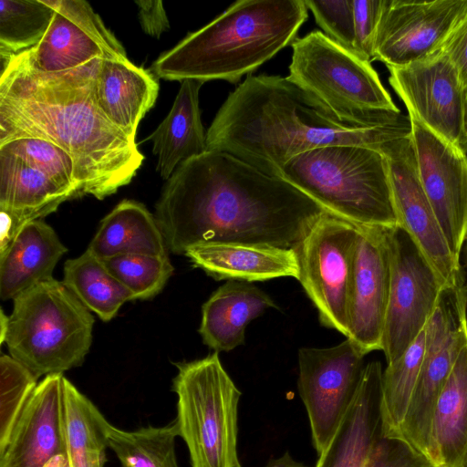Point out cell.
Returning <instances> with one entry per match:
<instances>
[{
	"label": "cell",
	"instance_id": "obj_34",
	"mask_svg": "<svg viewBox=\"0 0 467 467\" xmlns=\"http://www.w3.org/2000/svg\"><path fill=\"white\" fill-rule=\"evenodd\" d=\"M102 261L134 299L155 296L173 273L168 254H126Z\"/></svg>",
	"mask_w": 467,
	"mask_h": 467
},
{
	"label": "cell",
	"instance_id": "obj_10",
	"mask_svg": "<svg viewBox=\"0 0 467 467\" xmlns=\"http://www.w3.org/2000/svg\"><path fill=\"white\" fill-rule=\"evenodd\" d=\"M420 374L400 439L430 461V432L437 400L467 343V280L444 287L426 327ZM431 462V461H430Z\"/></svg>",
	"mask_w": 467,
	"mask_h": 467
},
{
	"label": "cell",
	"instance_id": "obj_20",
	"mask_svg": "<svg viewBox=\"0 0 467 467\" xmlns=\"http://www.w3.org/2000/svg\"><path fill=\"white\" fill-rule=\"evenodd\" d=\"M64 378L52 374L37 383L0 449V467H42L54 455L65 453Z\"/></svg>",
	"mask_w": 467,
	"mask_h": 467
},
{
	"label": "cell",
	"instance_id": "obj_45",
	"mask_svg": "<svg viewBox=\"0 0 467 467\" xmlns=\"http://www.w3.org/2000/svg\"><path fill=\"white\" fill-rule=\"evenodd\" d=\"M462 467H467V462Z\"/></svg>",
	"mask_w": 467,
	"mask_h": 467
},
{
	"label": "cell",
	"instance_id": "obj_25",
	"mask_svg": "<svg viewBox=\"0 0 467 467\" xmlns=\"http://www.w3.org/2000/svg\"><path fill=\"white\" fill-rule=\"evenodd\" d=\"M273 306L272 298L257 286L229 280L202 305L199 333L214 351H230L244 344L247 325Z\"/></svg>",
	"mask_w": 467,
	"mask_h": 467
},
{
	"label": "cell",
	"instance_id": "obj_32",
	"mask_svg": "<svg viewBox=\"0 0 467 467\" xmlns=\"http://www.w3.org/2000/svg\"><path fill=\"white\" fill-rule=\"evenodd\" d=\"M426 343L425 328L382 373L381 419L386 437L400 439V431L420 374Z\"/></svg>",
	"mask_w": 467,
	"mask_h": 467
},
{
	"label": "cell",
	"instance_id": "obj_21",
	"mask_svg": "<svg viewBox=\"0 0 467 467\" xmlns=\"http://www.w3.org/2000/svg\"><path fill=\"white\" fill-rule=\"evenodd\" d=\"M71 199L46 172L0 148V251L26 223L41 220Z\"/></svg>",
	"mask_w": 467,
	"mask_h": 467
},
{
	"label": "cell",
	"instance_id": "obj_8",
	"mask_svg": "<svg viewBox=\"0 0 467 467\" xmlns=\"http://www.w3.org/2000/svg\"><path fill=\"white\" fill-rule=\"evenodd\" d=\"M175 366L174 420L192 467H241L237 437L242 393L223 367L219 352Z\"/></svg>",
	"mask_w": 467,
	"mask_h": 467
},
{
	"label": "cell",
	"instance_id": "obj_26",
	"mask_svg": "<svg viewBox=\"0 0 467 467\" xmlns=\"http://www.w3.org/2000/svg\"><path fill=\"white\" fill-rule=\"evenodd\" d=\"M202 85L196 79L182 81L169 114L146 139L153 143L156 170L162 179L168 180L180 164L207 151L199 107Z\"/></svg>",
	"mask_w": 467,
	"mask_h": 467
},
{
	"label": "cell",
	"instance_id": "obj_44",
	"mask_svg": "<svg viewBox=\"0 0 467 467\" xmlns=\"http://www.w3.org/2000/svg\"><path fill=\"white\" fill-rule=\"evenodd\" d=\"M465 104H466V113H467V86L465 88Z\"/></svg>",
	"mask_w": 467,
	"mask_h": 467
},
{
	"label": "cell",
	"instance_id": "obj_40",
	"mask_svg": "<svg viewBox=\"0 0 467 467\" xmlns=\"http://www.w3.org/2000/svg\"><path fill=\"white\" fill-rule=\"evenodd\" d=\"M139 9V20L143 31L149 36L159 38L169 30L170 23L161 1H136Z\"/></svg>",
	"mask_w": 467,
	"mask_h": 467
},
{
	"label": "cell",
	"instance_id": "obj_29",
	"mask_svg": "<svg viewBox=\"0 0 467 467\" xmlns=\"http://www.w3.org/2000/svg\"><path fill=\"white\" fill-rule=\"evenodd\" d=\"M107 420L66 377L63 382V435L69 467H104L109 447Z\"/></svg>",
	"mask_w": 467,
	"mask_h": 467
},
{
	"label": "cell",
	"instance_id": "obj_38",
	"mask_svg": "<svg viewBox=\"0 0 467 467\" xmlns=\"http://www.w3.org/2000/svg\"><path fill=\"white\" fill-rule=\"evenodd\" d=\"M385 0H353L355 38L353 52L359 58L374 60L375 41Z\"/></svg>",
	"mask_w": 467,
	"mask_h": 467
},
{
	"label": "cell",
	"instance_id": "obj_39",
	"mask_svg": "<svg viewBox=\"0 0 467 467\" xmlns=\"http://www.w3.org/2000/svg\"><path fill=\"white\" fill-rule=\"evenodd\" d=\"M454 66L464 87L467 86V11L452 26L440 50Z\"/></svg>",
	"mask_w": 467,
	"mask_h": 467
},
{
	"label": "cell",
	"instance_id": "obj_35",
	"mask_svg": "<svg viewBox=\"0 0 467 467\" xmlns=\"http://www.w3.org/2000/svg\"><path fill=\"white\" fill-rule=\"evenodd\" d=\"M1 149L14 153L46 172L72 199L82 197L71 156L57 144L38 138H18L0 144Z\"/></svg>",
	"mask_w": 467,
	"mask_h": 467
},
{
	"label": "cell",
	"instance_id": "obj_5",
	"mask_svg": "<svg viewBox=\"0 0 467 467\" xmlns=\"http://www.w3.org/2000/svg\"><path fill=\"white\" fill-rule=\"evenodd\" d=\"M278 177L327 213L354 224L398 226L388 162L379 149L356 144L315 148L289 160Z\"/></svg>",
	"mask_w": 467,
	"mask_h": 467
},
{
	"label": "cell",
	"instance_id": "obj_30",
	"mask_svg": "<svg viewBox=\"0 0 467 467\" xmlns=\"http://www.w3.org/2000/svg\"><path fill=\"white\" fill-rule=\"evenodd\" d=\"M64 285L90 312L109 321L120 306L134 300L132 294L88 250L64 265Z\"/></svg>",
	"mask_w": 467,
	"mask_h": 467
},
{
	"label": "cell",
	"instance_id": "obj_33",
	"mask_svg": "<svg viewBox=\"0 0 467 467\" xmlns=\"http://www.w3.org/2000/svg\"><path fill=\"white\" fill-rule=\"evenodd\" d=\"M55 9L47 0L0 1V57L36 47L47 33Z\"/></svg>",
	"mask_w": 467,
	"mask_h": 467
},
{
	"label": "cell",
	"instance_id": "obj_27",
	"mask_svg": "<svg viewBox=\"0 0 467 467\" xmlns=\"http://www.w3.org/2000/svg\"><path fill=\"white\" fill-rule=\"evenodd\" d=\"M430 461L434 467H462L467 462V343L434 407Z\"/></svg>",
	"mask_w": 467,
	"mask_h": 467
},
{
	"label": "cell",
	"instance_id": "obj_41",
	"mask_svg": "<svg viewBox=\"0 0 467 467\" xmlns=\"http://www.w3.org/2000/svg\"><path fill=\"white\" fill-rule=\"evenodd\" d=\"M265 467H307L302 462L296 461L291 454L286 451L281 457L271 459Z\"/></svg>",
	"mask_w": 467,
	"mask_h": 467
},
{
	"label": "cell",
	"instance_id": "obj_15",
	"mask_svg": "<svg viewBox=\"0 0 467 467\" xmlns=\"http://www.w3.org/2000/svg\"><path fill=\"white\" fill-rule=\"evenodd\" d=\"M388 69L389 82L408 113L467 153L465 88L450 60L437 52Z\"/></svg>",
	"mask_w": 467,
	"mask_h": 467
},
{
	"label": "cell",
	"instance_id": "obj_37",
	"mask_svg": "<svg viewBox=\"0 0 467 467\" xmlns=\"http://www.w3.org/2000/svg\"><path fill=\"white\" fill-rule=\"evenodd\" d=\"M324 34L335 43L353 52L354 5L353 0H304Z\"/></svg>",
	"mask_w": 467,
	"mask_h": 467
},
{
	"label": "cell",
	"instance_id": "obj_36",
	"mask_svg": "<svg viewBox=\"0 0 467 467\" xmlns=\"http://www.w3.org/2000/svg\"><path fill=\"white\" fill-rule=\"evenodd\" d=\"M37 379L10 355L0 358V449L5 446Z\"/></svg>",
	"mask_w": 467,
	"mask_h": 467
},
{
	"label": "cell",
	"instance_id": "obj_9",
	"mask_svg": "<svg viewBox=\"0 0 467 467\" xmlns=\"http://www.w3.org/2000/svg\"><path fill=\"white\" fill-rule=\"evenodd\" d=\"M358 226L323 213L292 247L298 277L320 323L348 336V300Z\"/></svg>",
	"mask_w": 467,
	"mask_h": 467
},
{
	"label": "cell",
	"instance_id": "obj_42",
	"mask_svg": "<svg viewBox=\"0 0 467 467\" xmlns=\"http://www.w3.org/2000/svg\"><path fill=\"white\" fill-rule=\"evenodd\" d=\"M42 467H69L65 453H58L51 457Z\"/></svg>",
	"mask_w": 467,
	"mask_h": 467
},
{
	"label": "cell",
	"instance_id": "obj_17",
	"mask_svg": "<svg viewBox=\"0 0 467 467\" xmlns=\"http://www.w3.org/2000/svg\"><path fill=\"white\" fill-rule=\"evenodd\" d=\"M466 11L467 0H385L374 60L399 67L437 53Z\"/></svg>",
	"mask_w": 467,
	"mask_h": 467
},
{
	"label": "cell",
	"instance_id": "obj_4",
	"mask_svg": "<svg viewBox=\"0 0 467 467\" xmlns=\"http://www.w3.org/2000/svg\"><path fill=\"white\" fill-rule=\"evenodd\" d=\"M304 0H239L187 35L152 64L166 80L236 83L296 38L307 18Z\"/></svg>",
	"mask_w": 467,
	"mask_h": 467
},
{
	"label": "cell",
	"instance_id": "obj_12",
	"mask_svg": "<svg viewBox=\"0 0 467 467\" xmlns=\"http://www.w3.org/2000/svg\"><path fill=\"white\" fill-rule=\"evenodd\" d=\"M385 239L390 285L381 350L389 364L423 331L444 285L404 230L386 229Z\"/></svg>",
	"mask_w": 467,
	"mask_h": 467
},
{
	"label": "cell",
	"instance_id": "obj_24",
	"mask_svg": "<svg viewBox=\"0 0 467 467\" xmlns=\"http://www.w3.org/2000/svg\"><path fill=\"white\" fill-rule=\"evenodd\" d=\"M67 251L54 229L42 219L26 223L0 251L1 298L14 300L53 278V270Z\"/></svg>",
	"mask_w": 467,
	"mask_h": 467
},
{
	"label": "cell",
	"instance_id": "obj_18",
	"mask_svg": "<svg viewBox=\"0 0 467 467\" xmlns=\"http://www.w3.org/2000/svg\"><path fill=\"white\" fill-rule=\"evenodd\" d=\"M55 9L42 40L23 51L36 69L55 73L91 60L127 58L124 47L83 0H47Z\"/></svg>",
	"mask_w": 467,
	"mask_h": 467
},
{
	"label": "cell",
	"instance_id": "obj_43",
	"mask_svg": "<svg viewBox=\"0 0 467 467\" xmlns=\"http://www.w3.org/2000/svg\"><path fill=\"white\" fill-rule=\"evenodd\" d=\"M462 257L463 266L467 271V240L464 243V245L462 247L461 258Z\"/></svg>",
	"mask_w": 467,
	"mask_h": 467
},
{
	"label": "cell",
	"instance_id": "obj_22",
	"mask_svg": "<svg viewBox=\"0 0 467 467\" xmlns=\"http://www.w3.org/2000/svg\"><path fill=\"white\" fill-rule=\"evenodd\" d=\"M159 83L153 74L128 57L101 59L95 78V97L106 118L130 138L154 106Z\"/></svg>",
	"mask_w": 467,
	"mask_h": 467
},
{
	"label": "cell",
	"instance_id": "obj_11",
	"mask_svg": "<svg viewBox=\"0 0 467 467\" xmlns=\"http://www.w3.org/2000/svg\"><path fill=\"white\" fill-rule=\"evenodd\" d=\"M382 366H365L355 399L315 467H434L405 441L382 430Z\"/></svg>",
	"mask_w": 467,
	"mask_h": 467
},
{
	"label": "cell",
	"instance_id": "obj_1",
	"mask_svg": "<svg viewBox=\"0 0 467 467\" xmlns=\"http://www.w3.org/2000/svg\"><path fill=\"white\" fill-rule=\"evenodd\" d=\"M326 211L291 183L223 151L180 164L156 203L168 250L201 244L292 248Z\"/></svg>",
	"mask_w": 467,
	"mask_h": 467
},
{
	"label": "cell",
	"instance_id": "obj_7",
	"mask_svg": "<svg viewBox=\"0 0 467 467\" xmlns=\"http://www.w3.org/2000/svg\"><path fill=\"white\" fill-rule=\"evenodd\" d=\"M291 82L314 96L342 124L391 126L410 119L392 100L371 64L315 30L291 44Z\"/></svg>",
	"mask_w": 467,
	"mask_h": 467
},
{
	"label": "cell",
	"instance_id": "obj_28",
	"mask_svg": "<svg viewBox=\"0 0 467 467\" xmlns=\"http://www.w3.org/2000/svg\"><path fill=\"white\" fill-rule=\"evenodd\" d=\"M104 260L126 254H168L159 223L140 202L123 200L107 214L88 249Z\"/></svg>",
	"mask_w": 467,
	"mask_h": 467
},
{
	"label": "cell",
	"instance_id": "obj_14",
	"mask_svg": "<svg viewBox=\"0 0 467 467\" xmlns=\"http://www.w3.org/2000/svg\"><path fill=\"white\" fill-rule=\"evenodd\" d=\"M389 168L398 226L404 230L430 263L444 287L466 278L452 254L422 188L411 135L381 147Z\"/></svg>",
	"mask_w": 467,
	"mask_h": 467
},
{
	"label": "cell",
	"instance_id": "obj_31",
	"mask_svg": "<svg viewBox=\"0 0 467 467\" xmlns=\"http://www.w3.org/2000/svg\"><path fill=\"white\" fill-rule=\"evenodd\" d=\"M105 431L109 447L122 467H179L175 451L177 425L173 420L162 427L120 430L108 420Z\"/></svg>",
	"mask_w": 467,
	"mask_h": 467
},
{
	"label": "cell",
	"instance_id": "obj_23",
	"mask_svg": "<svg viewBox=\"0 0 467 467\" xmlns=\"http://www.w3.org/2000/svg\"><path fill=\"white\" fill-rule=\"evenodd\" d=\"M184 255L192 265L216 280L251 283L284 276L298 277L293 248L211 243L191 246Z\"/></svg>",
	"mask_w": 467,
	"mask_h": 467
},
{
	"label": "cell",
	"instance_id": "obj_3",
	"mask_svg": "<svg viewBox=\"0 0 467 467\" xmlns=\"http://www.w3.org/2000/svg\"><path fill=\"white\" fill-rule=\"evenodd\" d=\"M410 120L378 128L337 121L314 96L281 76H248L229 94L206 131L207 150L223 151L278 176L293 157L333 144L381 149L409 136Z\"/></svg>",
	"mask_w": 467,
	"mask_h": 467
},
{
	"label": "cell",
	"instance_id": "obj_6",
	"mask_svg": "<svg viewBox=\"0 0 467 467\" xmlns=\"http://www.w3.org/2000/svg\"><path fill=\"white\" fill-rule=\"evenodd\" d=\"M94 317L63 282L51 278L14 299L1 314V342L38 379L80 366L92 342Z\"/></svg>",
	"mask_w": 467,
	"mask_h": 467
},
{
	"label": "cell",
	"instance_id": "obj_19",
	"mask_svg": "<svg viewBox=\"0 0 467 467\" xmlns=\"http://www.w3.org/2000/svg\"><path fill=\"white\" fill-rule=\"evenodd\" d=\"M348 300V336L367 355L381 350L390 270L385 228L358 225Z\"/></svg>",
	"mask_w": 467,
	"mask_h": 467
},
{
	"label": "cell",
	"instance_id": "obj_16",
	"mask_svg": "<svg viewBox=\"0 0 467 467\" xmlns=\"http://www.w3.org/2000/svg\"><path fill=\"white\" fill-rule=\"evenodd\" d=\"M410 135L422 188L456 258L467 240V153L412 114Z\"/></svg>",
	"mask_w": 467,
	"mask_h": 467
},
{
	"label": "cell",
	"instance_id": "obj_2",
	"mask_svg": "<svg viewBox=\"0 0 467 467\" xmlns=\"http://www.w3.org/2000/svg\"><path fill=\"white\" fill-rule=\"evenodd\" d=\"M100 61L45 73L21 52L1 58L0 77V144L27 137L57 144L71 156L82 195L99 200L129 184L144 160L98 106Z\"/></svg>",
	"mask_w": 467,
	"mask_h": 467
},
{
	"label": "cell",
	"instance_id": "obj_13",
	"mask_svg": "<svg viewBox=\"0 0 467 467\" xmlns=\"http://www.w3.org/2000/svg\"><path fill=\"white\" fill-rule=\"evenodd\" d=\"M365 356L348 337L333 347L298 350L297 389L318 456L328 448L355 399Z\"/></svg>",
	"mask_w": 467,
	"mask_h": 467
}]
</instances>
